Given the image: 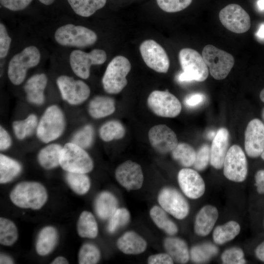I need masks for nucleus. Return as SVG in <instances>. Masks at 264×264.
Segmentation results:
<instances>
[{
  "label": "nucleus",
  "mask_w": 264,
  "mask_h": 264,
  "mask_svg": "<svg viewBox=\"0 0 264 264\" xmlns=\"http://www.w3.org/2000/svg\"><path fill=\"white\" fill-rule=\"evenodd\" d=\"M46 189L41 183L35 181H23L17 184L10 194L11 201L22 208L38 210L47 200Z\"/></svg>",
  "instance_id": "obj_1"
},
{
  "label": "nucleus",
  "mask_w": 264,
  "mask_h": 264,
  "mask_svg": "<svg viewBox=\"0 0 264 264\" xmlns=\"http://www.w3.org/2000/svg\"><path fill=\"white\" fill-rule=\"evenodd\" d=\"M66 125L65 116L61 109L57 105H51L45 110L38 122L37 136L43 143H50L62 135Z\"/></svg>",
  "instance_id": "obj_2"
},
{
  "label": "nucleus",
  "mask_w": 264,
  "mask_h": 264,
  "mask_svg": "<svg viewBox=\"0 0 264 264\" xmlns=\"http://www.w3.org/2000/svg\"><path fill=\"white\" fill-rule=\"evenodd\" d=\"M179 60L182 72L177 77L178 82H202L207 78L208 66L202 56L196 50L189 48L182 49L179 52Z\"/></svg>",
  "instance_id": "obj_3"
},
{
  "label": "nucleus",
  "mask_w": 264,
  "mask_h": 264,
  "mask_svg": "<svg viewBox=\"0 0 264 264\" xmlns=\"http://www.w3.org/2000/svg\"><path fill=\"white\" fill-rule=\"evenodd\" d=\"M131 64L123 56L115 57L108 65L102 78L105 91L109 94H117L126 86V76L130 71Z\"/></svg>",
  "instance_id": "obj_4"
},
{
  "label": "nucleus",
  "mask_w": 264,
  "mask_h": 264,
  "mask_svg": "<svg viewBox=\"0 0 264 264\" xmlns=\"http://www.w3.org/2000/svg\"><path fill=\"white\" fill-rule=\"evenodd\" d=\"M60 165L66 172L88 173L93 168V162L84 149L72 143L63 147Z\"/></svg>",
  "instance_id": "obj_5"
},
{
  "label": "nucleus",
  "mask_w": 264,
  "mask_h": 264,
  "mask_svg": "<svg viewBox=\"0 0 264 264\" xmlns=\"http://www.w3.org/2000/svg\"><path fill=\"white\" fill-rule=\"evenodd\" d=\"M41 59L39 49L35 46L25 48L10 60L8 67V76L11 82L19 85L25 79L27 70L38 65Z\"/></svg>",
  "instance_id": "obj_6"
},
{
  "label": "nucleus",
  "mask_w": 264,
  "mask_h": 264,
  "mask_svg": "<svg viewBox=\"0 0 264 264\" xmlns=\"http://www.w3.org/2000/svg\"><path fill=\"white\" fill-rule=\"evenodd\" d=\"M56 42L67 46L85 47L91 45L97 40L96 34L81 25L67 24L58 28L54 35Z\"/></svg>",
  "instance_id": "obj_7"
},
{
  "label": "nucleus",
  "mask_w": 264,
  "mask_h": 264,
  "mask_svg": "<svg viewBox=\"0 0 264 264\" xmlns=\"http://www.w3.org/2000/svg\"><path fill=\"white\" fill-rule=\"evenodd\" d=\"M202 56L211 76L216 80L225 78L234 64V58L231 54L211 44L204 46Z\"/></svg>",
  "instance_id": "obj_8"
},
{
  "label": "nucleus",
  "mask_w": 264,
  "mask_h": 264,
  "mask_svg": "<svg viewBox=\"0 0 264 264\" xmlns=\"http://www.w3.org/2000/svg\"><path fill=\"white\" fill-rule=\"evenodd\" d=\"M147 104L155 114L163 117H175L181 110V105L179 100L167 90L152 92L148 96Z\"/></svg>",
  "instance_id": "obj_9"
},
{
  "label": "nucleus",
  "mask_w": 264,
  "mask_h": 264,
  "mask_svg": "<svg viewBox=\"0 0 264 264\" xmlns=\"http://www.w3.org/2000/svg\"><path fill=\"white\" fill-rule=\"evenodd\" d=\"M56 84L63 99L71 105H78L89 97L90 90L84 81L73 77L61 75L56 80Z\"/></svg>",
  "instance_id": "obj_10"
},
{
  "label": "nucleus",
  "mask_w": 264,
  "mask_h": 264,
  "mask_svg": "<svg viewBox=\"0 0 264 264\" xmlns=\"http://www.w3.org/2000/svg\"><path fill=\"white\" fill-rule=\"evenodd\" d=\"M106 59V52L100 49H94L89 53L74 50L69 56V63L72 71L75 75L83 79L89 77L91 65L102 64Z\"/></svg>",
  "instance_id": "obj_11"
},
{
  "label": "nucleus",
  "mask_w": 264,
  "mask_h": 264,
  "mask_svg": "<svg viewBox=\"0 0 264 264\" xmlns=\"http://www.w3.org/2000/svg\"><path fill=\"white\" fill-rule=\"evenodd\" d=\"M157 201L161 208L177 219H183L189 214L190 208L187 201L174 188H163L158 193Z\"/></svg>",
  "instance_id": "obj_12"
},
{
  "label": "nucleus",
  "mask_w": 264,
  "mask_h": 264,
  "mask_svg": "<svg viewBox=\"0 0 264 264\" xmlns=\"http://www.w3.org/2000/svg\"><path fill=\"white\" fill-rule=\"evenodd\" d=\"M223 167L224 175L227 179L235 182L245 180L247 174V160L239 146L234 145L228 149Z\"/></svg>",
  "instance_id": "obj_13"
},
{
  "label": "nucleus",
  "mask_w": 264,
  "mask_h": 264,
  "mask_svg": "<svg viewBox=\"0 0 264 264\" xmlns=\"http://www.w3.org/2000/svg\"><path fill=\"white\" fill-rule=\"evenodd\" d=\"M219 19L223 25L235 33L247 31L251 25L248 14L239 5L229 4L219 13Z\"/></svg>",
  "instance_id": "obj_14"
},
{
  "label": "nucleus",
  "mask_w": 264,
  "mask_h": 264,
  "mask_svg": "<svg viewBox=\"0 0 264 264\" xmlns=\"http://www.w3.org/2000/svg\"><path fill=\"white\" fill-rule=\"evenodd\" d=\"M140 52L146 65L159 73H166L170 61L164 49L153 40L143 42L140 45Z\"/></svg>",
  "instance_id": "obj_15"
},
{
  "label": "nucleus",
  "mask_w": 264,
  "mask_h": 264,
  "mask_svg": "<svg viewBox=\"0 0 264 264\" xmlns=\"http://www.w3.org/2000/svg\"><path fill=\"white\" fill-rule=\"evenodd\" d=\"M117 182L127 190H136L141 188L144 176L141 166L130 160L119 165L115 172Z\"/></svg>",
  "instance_id": "obj_16"
},
{
  "label": "nucleus",
  "mask_w": 264,
  "mask_h": 264,
  "mask_svg": "<svg viewBox=\"0 0 264 264\" xmlns=\"http://www.w3.org/2000/svg\"><path fill=\"white\" fill-rule=\"evenodd\" d=\"M148 137L151 146L161 154L172 152L178 143L175 132L164 124L152 127L149 131Z\"/></svg>",
  "instance_id": "obj_17"
},
{
  "label": "nucleus",
  "mask_w": 264,
  "mask_h": 264,
  "mask_svg": "<svg viewBox=\"0 0 264 264\" xmlns=\"http://www.w3.org/2000/svg\"><path fill=\"white\" fill-rule=\"evenodd\" d=\"M244 147L247 154L257 157L264 151V124L254 119L248 124L245 132Z\"/></svg>",
  "instance_id": "obj_18"
},
{
  "label": "nucleus",
  "mask_w": 264,
  "mask_h": 264,
  "mask_svg": "<svg viewBox=\"0 0 264 264\" xmlns=\"http://www.w3.org/2000/svg\"><path fill=\"white\" fill-rule=\"evenodd\" d=\"M179 187L190 198L197 199L202 196L205 189L203 179L195 170L190 168L180 170L177 175Z\"/></svg>",
  "instance_id": "obj_19"
},
{
  "label": "nucleus",
  "mask_w": 264,
  "mask_h": 264,
  "mask_svg": "<svg viewBox=\"0 0 264 264\" xmlns=\"http://www.w3.org/2000/svg\"><path fill=\"white\" fill-rule=\"evenodd\" d=\"M229 134L228 130L221 128L217 132L210 148V160L212 166L216 169H221L228 150Z\"/></svg>",
  "instance_id": "obj_20"
},
{
  "label": "nucleus",
  "mask_w": 264,
  "mask_h": 264,
  "mask_svg": "<svg viewBox=\"0 0 264 264\" xmlns=\"http://www.w3.org/2000/svg\"><path fill=\"white\" fill-rule=\"evenodd\" d=\"M47 83V77L44 73L35 74L28 79L23 87L27 101L36 105H43Z\"/></svg>",
  "instance_id": "obj_21"
},
{
  "label": "nucleus",
  "mask_w": 264,
  "mask_h": 264,
  "mask_svg": "<svg viewBox=\"0 0 264 264\" xmlns=\"http://www.w3.org/2000/svg\"><path fill=\"white\" fill-rule=\"evenodd\" d=\"M217 209L212 205L203 207L197 214L194 224L195 233L201 236L208 235L218 218Z\"/></svg>",
  "instance_id": "obj_22"
},
{
  "label": "nucleus",
  "mask_w": 264,
  "mask_h": 264,
  "mask_svg": "<svg viewBox=\"0 0 264 264\" xmlns=\"http://www.w3.org/2000/svg\"><path fill=\"white\" fill-rule=\"evenodd\" d=\"M118 248L128 255L139 254L145 251L147 243L145 239L136 232L127 231L117 241Z\"/></svg>",
  "instance_id": "obj_23"
},
{
  "label": "nucleus",
  "mask_w": 264,
  "mask_h": 264,
  "mask_svg": "<svg viewBox=\"0 0 264 264\" xmlns=\"http://www.w3.org/2000/svg\"><path fill=\"white\" fill-rule=\"evenodd\" d=\"M163 245L174 262L179 264H186L188 262L190 253L184 240L177 237H169L164 240Z\"/></svg>",
  "instance_id": "obj_24"
},
{
  "label": "nucleus",
  "mask_w": 264,
  "mask_h": 264,
  "mask_svg": "<svg viewBox=\"0 0 264 264\" xmlns=\"http://www.w3.org/2000/svg\"><path fill=\"white\" fill-rule=\"evenodd\" d=\"M118 202L115 196L108 191L100 193L94 201L97 215L102 220L109 219L118 208Z\"/></svg>",
  "instance_id": "obj_25"
},
{
  "label": "nucleus",
  "mask_w": 264,
  "mask_h": 264,
  "mask_svg": "<svg viewBox=\"0 0 264 264\" xmlns=\"http://www.w3.org/2000/svg\"><path fill=\"white\" fill-rule=\"evenodd\" d=\"M88 110L89 115L94 119L106 117L114 112L115 101L109 96H96L89 102Z\"/></svg>",
  "instance_id": "obj_26"
},
{
  "label": "nucleus",
  "mask_w": 264,
  "mask_h": 264,
  "mask_svg": "<svg viewBox=\"0 0 264 264\" xmlns=\"http://www.w3.org/2000/svg\"><path fill=\"white\" fill-rule=\"evenodd\" d=\"M58 235L53 226L44 227L39 232L36 243L37 253L41 256H45L55 248L58 241Z\"/></svg>",
  "instance_id": "obj_27"
},
{
  "label": "nucleus",
  "mask_w": 264,
  "mask_h": 264,
  "mask_svg": "<svg viewBox=\"0 0 264 264\" xmlns=\"http://www.w3.org/2000/svg\"><path fill=\"white\" fill-rule=\"evenodd\" d=\"M63 147L51 143L43 148L37 155L38 161L44 168L52 169L60 165L61 153Z\"/></svg>",
  "instance_id": "obj_28"
},
{
  "label": "nucleus",
  "mask_w": 264,
  "mask_h": 264,
  "mask_svg": "<svg viewBox=\"0 0 264 264\" xmlns=\"http://www.w3.org/2000/svg\"><path fill=\"white\" fill-rule=\"evenodd\" d=\"M77 230L82 238L94 239L98 233V227L93 215L88 211H84L80 214L77 223Z\"/></svg>",
  "instance_id": "obj_29"
},
{
  "label": "nucleus",
  "mask_w": 264,
  "mask_h": 264,
  "mask_svg": "<svg viewBox=\"0 0 264 264\" xmlns=\"http://www.w3.org/2000/svg\"><path fill=\"white\" fill-rule=\"evenodd\" d=\"M150 216L156 226L168 235L172 236L177 233V225L160 206L155 205L152 207L150 211Z\"/></svg>",
  "instance_id": "obj_30"
},
{
  "label": "nucleus",
  "mask_w": 264,
  "mask_h": 264,
  "mask_svg": "<svg viewBox=\"0 0 264 264\" xmlns=\"http://www.w3.org/2000/svg\"><path fill=\"white\" fill-rule=\"evenodd\" d=\"M22 166L17 160L2 154H0V183H6L21 172Z\"/></svg>",
  "instance_id": "obj_31"
},
{
  "label": "nucleus",
  "mask_w": 264,
  "mask_h": 264,
  "mask_svg": "<svg viewBox=\"0 0 264 264\" xmlns=\"http://www.w3.org/2000/svg\"><path fill=\"white\" fill-rule=\"evenodd\" d=\"M74 12L82 17H88L103 8L107 0H67Z\"/></svg>",
  "instance_id": "obj_32"
},
{
  "label": "nucleus",
  "mask_w": 264,
  "mask_h": 264,
  "mask_svg": "<svg viewBox=\"0 0 264 264\" xmlns=\"http://www.w3.org/2000/svg\"><path fill=\"white\" fill-rule=\"evenodd\" d=\"M38 122V118L34 114L28 115L23 120L14 121L12 129L15 136L22 140L31 135L37 129Z\"/></svg>",
  "instance_id": "obj_33"
},
{
  "label": "nucleus",
  "mask_w": 264,
  "mask_h": 264,
  "mask_svg": "<svg viewBox=\"0 0 264 264\" xmlns=\"http://www.w3.org/2000/svg\"><path fill=\"white\" fill-rule=\"evenodd\" d=\"M241 227L235 221H229L217 226L214 230L213 238L215 243L222 244L234 239L240 233Z\"/></svg>",
  "instance_id": "obj_34"
},
{
  "label": "nucleus",
  "mask_w": 264,
  "mask_h": 264,
  "mask_svg": "<svg viewBox=\"0 0 264 264\" xmlns=\"http://www.w3.org/2000/svg\"><path fill=\"white\" fill-rule=\"evenodd\" d=\"M126 130L123 125L117 120H110L103 124L99 128V135L105 142L122 139L125 136Z\"/></svg>",
  "instance_id": "obj_35"
},
{
  "label": "nucleus",
  "mask_w": 264,
  "mask_h": 264,
  "mask_svg": "<svg viewBox=\"0 0 264 264\" xmlns=\"http://www.w3.org/2000/svg\"><path fill=\"white\" fill-rule=\"evenodd\" d=\"M172 157L182 166L189 167L193 166L196 157V152L189 144L179 143L172 151Z\"/></svg>",
  "instance_id": "obj_36"
},
{
  "label": "nucleus",
  "mask_w": 264,
  "mask_h": 264,
  "mask_svg": "<svg viewBox=\"0 0 264 264\" xmlns=\"http://www.w3.org/2000/svg\"><path fill=\"white\" fill-rule=\"evenodd\" d=\"M66 180L70 188L76 194L83 195L90 188V180L85 173L66 172Z\"/></svg>",
  "instance_id": "obj_37"
},
{
  "label": "nucleus",
  "mask_w": 264,
  "mask_h": 264,
  "mask_svg": "<svg viewBox=\"0 0 264 264\" xmlns=\"http://www.w3.org/2000/svg\"><path fill=\"white\" fill-rule=\"evenodd\" d=\"M218 248L210 243H204L194 246L191 249L190 256L196 263H203L216 255Z\"/></svg>",
  "instance_id": "obj_38"
},
{
  "label": "nucleus",
  "mask_w": 264,
  "mask_h": 264,
  "mask_svg": "<svg viewBox=\"0 0 264 264\" xmlns=\"http://www.w3.org/2000/svg\"><path fill=\"white\" fill-rule=\"evenodd\" d=\"M18 238V232L15 224L11 220L0 218V243L5 246L13 244Z\"/></svg>",
  "instance_id": "obj_39"
},
{
  "label": "nucleus",
  "mask_w": 264,
  "mask_h": 264,
  "mask_svg": "<svg viewBox=\"0 0 264 264\" xmlns=\"http://www.w3.org/2000/svg\"><path fill=\"white\" fill-rule=\"evenodd\" d=\"M94 138L93 127L91 125L87 124L77 130L73 134L71 142L86 149L91 146Z\"/></svg>",
  "instance_id": "obj_40"
},
{
  "label": "nucleus",
  "mask_w": 264,
  "mask_h": 264,
  "mask_svg": "<svg viewBox=\"0 0 264 264\" xmlns=\"http://www.w3.org/2000/svg\"><path fill=\"white\" fill-rule=\"evenodd\" d=\"M131 219L129 211L125 208H118L109 219L107 229L113 233L119 228L128 224Z\"/></svg>",
  "instance_id": "obj_41"
},
{
  "label": "nucleus",
  "mask_w": 264,
  "mask_h": 264,
  "mask_svg": "<svg viewBox=\"0 0 264 264\" xmlns=\"http://www.w3.org/2000/svg\"><path fill=\"white\" fill-rule=\"evenodd\" d=\"M101 257L98 248L92 243L83 244L78 253V262L80 264H97Z\"/></svg>",
  "instance_id": "obj_42"
},
{
  "label": "nucleus",
  "mask_w": 264,
  "mask_h": 264,
  "mask_svg": "<svg viewBox=\"0 0 264 264\" xmlns=\"http://www.w3.org/2000/svg\"><path fill=\"white\" fill-rule=\"evenodd\" d=\"M192 0H156L158 6L166 12L181 11L191 3Z\"/></svg>",
  "instance_id": "obj_43"
},
{
  "label": "nucleus",
  "mask_w": 264,
  "mask_h": 264,
  "mask_svg": "<svg viewBox=\"0 0 264 264\" xmlns=\"http://www.w3.org/2000/svg\"><path fill=\"white\" fill-rule=\"evenodd\" d=\"M223 264H243L246 263L242 250L237 247H231L225 250L221 255Z\"/></svg>",
  "instance_id": "obj_44"
},
{
  "label": "nucleus",
  "mask_w": 264,
  "mask_h": 264,
  "mask_svg": "<svg viewBox=\"0 0 264 264\" xmlns=\"http://www.w3.org/2000/svg\"><path fill=\"white\" fill-rule=\"evenodd\" d=\"M210 160V148L207 144L202 145L196 152V157L193 165L198 171L206 168Z\"/></svg>",
  "instance_id": "obj_45"
},
{
  "label": "nucleus",
  "mask_w": 264,
  "mask_h": 264,
  "mask_svg": "<svg viewBox=\"0 0 264 264\" xmlns=\"http://www.w3.org/2000/svg\"><path fill=\"white\" fill-rule=\"evenodd\" d=\"M11 38L9 36L6 28L3 24L0 23V57L3 58L6 56L8 52Z\"/></svg>",
  "instance_id": "obj_46"
},
{
  "label": "nucleus",
  "mask_w": 264,
  "mask_h": 264,
  "mask_svg": "<svg viewBox=\"0 0 264 264\" xmlns=\"http://www.w3.org/2000/svg\"><path fill=\"white\" fill-rule=\"evenodd\" d=\"M32 1V0H0L3 6L14 11L24 9Z\"/></svg>",
  "instance_id": "obj_47"
},
{
  "label": "nucleus",
  "mask_w": 264,
  "mask_h": 264,
  "mask_svg": "<svg viewBox=\"0 0 264 264\" xmlns=\"http://www.w3.org/2000/svg\"><path fill=\"white\" fill-rule=\"evenodd\" d=\"M174 261L168 253H158L150 256L148 259L149 264H172Z\"/></svg>",
  "instance_id": "obj_48"
},
{
  "label": "nucleus",
  "mask_w": 264,
  "mask_h": 264,
  "mask_svg": "<svg viewBox=\"0 0 264 264\" xmlns=\"http://www.w3.org/2000/svg\"><path fill=\"white\" fill-rule=\"evenodd\" d=\"M205 99L204 94L200 93H195L188 95L184 100L186 106L189 107L197 106L202 103Z\"/></svg>",
  "instance_id": "obj_49"
},
{
  "label": "nucleus",
  "mask_w": 264,
  "mask_h": 264,
  "mask_svg": "<svg viewBox=\"0 0 264 264\" xmlns=\"http://www.w3.org/2000/svg\"><path fill=\"white\" fill-rule=\"evenodd\" d=\"M12 144V139L8 132L2 126L0 127V150L5 151Z\"/></svg>",
  "instance_id": "obj_50"
},
{
  "label": "nucleus",
  "mask_w": 264,
  "mask_h": 264,
  "mask_svg": "<svg viewBox=\"0 0 264 264\" xmlns=\"http://www.w3.org/2000/svg\"><path fill=\"white\" fill-rule=\"evenodd\" d=\"M255 179L257 192L261 194H264V170L258 171L255 174Z\"/></svg>",
  "instance_id": "obj_51"
},
{
  "label": "nucleus",
  "mask_w": 264,
  "mask_h": 264,
  "mask_svg": "<svg viewBox=\"0 0 264 264\" xmlns=\"http://www.w3.org/2000/svg\"><path fill=\"white\" fill-rule=\"evenodd\" d=\"M255 254L258 259L264 262V241L257 247Z\"/></svg>",
  "instance_id": "obj_52"
},
{
  "label": "nucleus",
  "mask_w": 264,
  "mask_h": 264,
  "mask_svg": "<svg viewBox=\"0 0 264 264\" xmlns=\"http://www.w3.org/2000/svg\"><path fill=\"white\" fill-rule=\"evenodd\" d=\"M13 260L8 256L1 254L0 257V264H13Z\"/></svg>",
  "instance_id": "obj_53"
},
{
  "label": "nucleus",
  "mask_w": 264,
  "mask_h": 264,
  "mask_svg": "<svg viewBox=\"0 0 264 264\" xmlns=\"http://www.w3.org/2000/svg\"><path fill=\"white\" fill-rule=\"evenodd\" d=\"M50 264H67V260L64 257L59 256L56 257Z\"/></svg>",
  "instance_id": "obj_54"
},
{
  "label": "nucleus",
  "mask_w": 264,
  "mask_h": 264,
  "mask_svg": "<svg viewBox=\"0 0 264 264\" xmlns=\"http://www.w3.org/2000/svg\"><path fill=\"white\" fill-rule=\"evenodd\" d=\"M256 35L258 39L261 40H264V23L259 26Z\"/></svg>",
  "instance_id": "obj_55"
},
{
  "label": "nucleus",
  "mask_w": 264,
  "mask_h": 264,
  "mask_svg": "<svg viewBox=\"0 0 264 264\" xmlns=\"http://www.w3.org/2000/svg\"><path fill=\"white\" fill-rule=\"evenodd\" d=\"M257 7L260 11H264V0H258L257 2Z\"/></svg>",
  "instance_id": "obj_56"
},
{
  "label": "nucleus",
  "mask_w": 264,
  "mask_h": 264,
  "mask_svg": "<svg viewBox=\"0 0 264 264\" xmlns=\"http://www.w3.org/2000/svg\"><path fill=\"white\" fill-rule=\"evenodd\" d=\"M217 132L214 131H210L207 134V137L208 139L213 140L216 136Z\"/></svg>",
  "instance_id": "obj_57"
},
{
  "label": "nucleus",
  "mask_w": 264,
  "mask_h": 264,
  "mask_svg": "<svg viewBox=\"0 0 264 264\" xmlns=\"http://www.w3.org/2000/svg\"><path fill=\"white\" fill-rule=\"evenodd\" d=\"M41 3L48 5L52 4L54 0H39Z\"/></svg>",
  "instance_id": "obj_58"
},
{
  "label": "nucleus",
  "mask_w": 264,
  "mask_h": 264,
  "mask_svg": "<svg viewBox=\"0 0 264 264\" xmlns=\"http://www.w3.org/2000/svg\"><path fill=\"white\" fill-rule=\"evenodd\" d=\"M260 98L261 101L264 102V88L260 92Z\"/></svg>",
  "instance_id": "obj_59"
},
{
  "label": "nucleus",
  "mask_w": 264,
  "mask_h": 264,
  "mask_svg": "<svg viewBox=\"0 0 264 264\" xmlns=\"http://www.w3.org/2000/svg\"><path fill=\"white\" fill-rule=\"evenodd\" d=\"M262 117L264 122V108L263 109L262 111Z\"/></svg>",
  "instance_id": "obj_60"
},
{
  "label": "nucleus",
  "mask_w": 264,
  "mask_h": 264,
  "mask_svg": "<svg viewBox=\"0 0 264 264\" xmlns=\"http://www.w3.org/2000/svg\"><path fill=\"white\" fill-rule=\"evenodd\" d=\"M262 158L264 160V151L263 152L262 154L261 155Z\"/></svg>",
  "instance_id": "obj_61"
}]
</instances>
